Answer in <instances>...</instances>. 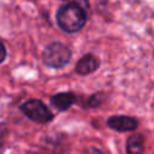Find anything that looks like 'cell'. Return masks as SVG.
<instances>
[{"mask_svg":"<svg viewBox=\"0 0 154 154\" xmlns=\"http://www.w3.org/2000/svg\"><path fill=\"white\" fill-rule=\"evenodd\" d=\"M7 128L5 124L0 123V153L4 150V147H5V143H6V138H7Z\"/></svg>","mask_w":154,"mask_h":154,"instance_id":"8","label":"cell"},{"mask_svg":"<svg viewBox=\"0 0 154 154\" xmlns=\"http://www.w3.org/2000/svg\"><path fill=\"white\" fill-rule=\"evenodd\" d=\"M107 125L117 131L124 132V131H131L137 128V120L131 117L126 116H113L108 118Z\"/></svg>","mask_w":154,"mask_h":154,"instance_id":"4","label":"cell"},{"mask_svg":"<svg viewBox=\"0 0 154 154\" xmlns=\"http://www.w3.org/2000/svg\"><path fill=\"white\" fill-rule=\"evenodd\" d=\"M75 100H76V97H75L73 93H59L52 97L51 102L59 111H65L75 102Z\"/></svg>","mask_w":154,"mask_h":154,"instance_id":"6","label":"cell"},{"mask_svg":"<svg viewBox=\"0 0 154 154\" xmlns=\"http://www.w3.org/2000/svg\"><path fill=\"white\" fill-rule=\"evenodd\" d=\"M22 112L36 123H48L53 119L52 112L40 100H29L22 105Z\"/></svg>","mask_w":154,"mask_h":154,"instance_id":"3","label":"cell"},{"mask_svg":"<svg viewBox=\"0 0 154 154\" xmlns=\"http://www.w3.org/2000/svg\"><path fill=\"white\" fill-rule=\"evenodd\" d=\"M71 57L70 49L60 43V42H53L46 47L42 54L43 63L51 67H63L65 66Z\"/></svg>","mask_w":154,"mask_h":154,"instance_id":"2","label":"cell"},{"mask_svg":"<svg viewBox=\"0 0 154 154\" xmlns=\"http://www.w3.org/2000/svg\"><path fill=\"white\" fill-rule=\"evenodd\" d=\"M99 67V59L93 54H87L76 64V71L79 75H88Z\"/></svg>","mask_w":154,"mask_h":154,"instance_id":"5","label":"cell"},{"mask_svg":"<svg viewBox=\"0 0 154 154\" xmlns=\"http://www.w3.org/2000/svg\"><path fill=\"white\" fill-rule=\"evenodd\" d=\"M85 11L73 2H69L60 7L57 13L58 25L67 32H75L83 28L85 24Z\"/></svg>","mask_w":154,"mask_h":154,"instance_id":"1","label":"cell"},{"mask_svg":"<svg viewBox=\"0 0 154 154\" xmlns=\"http://www.w3.org/2000/svg\"><path fill=\"white\" fill-rule=\"evenodd\" d=\"M5 57H6V49H5L4 43L0 41V63L5 59Z\"/></svg>","mask_w":154,"mask_h":154,"instance_id":"9","label":"cell"},{"mask_svg":"<svg viewBox=\"0 0 154 154\" xmlns=\"http://www.w3.org/2000/svg\"><path fill=\"white\" fill-rule=\"evenodd\" d=\"M87 154H102V152H100L99 149H95V148H90V149H88Z\"/></svg>","mask_w":154,"mask_h":154,"instance_id":"10","label":"cell"},{"mask_svg":"<svg viewBox=\"0 0 154 154\" xmlns=\"http://www.w3.org/2000/svg\"><path fill=\"white\" fill-rule=\"evenodd\" d=\"M144 150V138L140 134H135L129 137L126 142L128 154H143Z\"/></svg>","mask_w":154,"mask_h":154,"instance_id":"7","label":"cell"}]
</instances>
